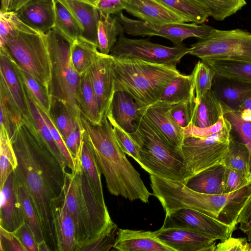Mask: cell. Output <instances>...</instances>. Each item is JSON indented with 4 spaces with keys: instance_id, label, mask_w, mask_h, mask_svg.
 I'll use <instances>...</instances> for the list:
<instances>
[{
    "instance_id": "1",
    "label": "cell",
    "mask_w": 251,
    "mask_h": 251,
    "mask_svg": "<svg viewBox=\"0 0 251 251\" xmlns=\"http://www.w3.org/2000/svg\"><path fill=\"white\" fill-rule=\"evenodd\" d=\"M10 140L18 162L16 176L30 194L45 240L51 251H56L50 205L63 192L66 169L36 131L31 120L25 121Z\"/></svg>"
},
{
    "instance_id": "2",
    "label": "cell",
    "mask_w": 251,
    "mask_h": 251,
    "mask_svg": "<svg viewBox=\"0 0 251 251\" xmlns=\"http://www.w3.org/2000/svg\"><path fill=\"white\" fill-rule=\"evenodd\" d=\"M84 134L91 147L107 188L112 195L132 201L148 203L153 195L146 187L140 174L126 157L107 116L100 124L90 122L82 115Z\"/></svg>"
},
{
    "instance_id": "3",
    "label": "cell",
    "mask_w": 251,
    "mask_h": 251,
    "mask_svg": "<svg viewBox=\"0 0 251 251\" xmlns=\"http://www.w3.org/2000/svg\"><path fill=\"white\" fill-rule=\"evenodd\" d=\"M251 195V181L230 193L209 194L187 187L182 182L162 178L155 197L165 213L181 208L201 212L235 228L239 214Z\"/></svg>"
},
{
    "instance_id": "4",
    "label": "cell",
    "mask_w": 251,
    "mask_h": 251,
    "mask_svg": "<svg viewBox=\"0 0 251 251\" xmlns=\"http://www.w3.org/2000/svg\"><path fill=\"white\" fill-rule=\"evenodd\" d=\"M71 173L65 176L63 191L75 226L76 251H81L113 221L107 207L97 197L81 166L79 156Z\"/></svg>"
},
{
    "instance_id": "5",
    "label": "cell",
    "mask_w": 251,
    "mask_h": 251,
    "mask_svg": "<svg viewBox=\"0 0 251 251\" xmlns=\"http://www.w3.org/2000/svg\"><path fill=\"white\" fill-rule=\"evenodd\" d=\"M114 91L129 94L144 107L155 103L174 77L180 73L175 65L113 56Z\"/></svg>"
},
{
    "instance_id": "6",
    "label": "cell",
    "mask_w": 251,
    "mask_h": 251,
    "mask_svg": "<svg viewBox=\"0 0 251 251\" xmlns=\"http://www.w3.org/2000/svg\"><path fill=\"white\" fill-rule=\"evenodd\" d=\"M136 126L129 133L139 147L140 166L149 174L182 182L185 170L181 153L168 144L143 115Z\"/></svg>"
},
{
    "instance_id": "7",
    "label": "cell",
    "mask_w": 251,
    "mask_h": 251,
    "mask_svg": "<svg viewBox=\"0 0 251 251\" xmlns=\"http://www.w3.org/2000/svg\"><path fill=\"white\" fill-rule=\"evenodd\" d=\"M45 36L51 64L50 95L64 101L80 127L83 128L81 114L76 100L80 75L75 70L71 61L72 43L54 27Z\"/></svg>"
},
{
    "instance_id": "8",
    "label": "cell",
    "mask_w": 251,
    "mask_h": 251,
    "mask_svg": "<svg viewBox=\"0 0 251 251\" xmlns=\"http://www.w3.org/2000/svg\"><path fill=\"white\" fill-rule=\"evenodd\" d=\"M0 50L17 67L35 77L49 89L51 64L45 34L22 22L0 45Z\"/></svg>"
},
{
    "instance_id": "9",
    "label": "cell",
    "mask_w": 251,
    "mask_h": 251,
    "mask_svg": "<svg viewBox=\"0 0 251 251\" xmlns=\"http://www.w3.org/2000/svg\"><path fill=\"white\" fill-rule=\"evenodd\" d=\"M226 120L223 128L214 134L205 137L184 138L181 152L184 159L185 179L222 163L230 137L231 126Z\"/></svg>"
},
{
    "instance_id": "10",
    "label": "cell",
    "mask_w": 251,
    "mask_h": 251,
    "mask_svg": "<svg viewBox=\"0 0 251 251\" xmlns=\"http://www.w3.org/2000/svg\"><path fill=\"white\" fill-rule=\"evenodd\" d=\"M188 54L203 62L228 59L251 62V33L241 29L219 30L191 45Z\"/></svg>"
},
{
    "instance_id": "11",
    "label": "cell",
    "mask_w": 251,
    "mask_h": 251,
    "mask_svg": "<svg viewBox=\"0 0 251 251\" xmlns=\"http://www.w3.org/2000/svg\"><path fill=\"white\" fill-rule=\"evenodd\" d=\"M116 15L126 33L132 36H160L170 40L175 46L183 45V41L188 38L202 39L214 28L204 24L199 25L194 23L152 24L131 19L122 12Z\"/></svg>"
},
{
    "instance_id": "12",
    "label": "cell",
    "mask_w": 251,
    "mask_h": 251,
    "mask_svg": "<svg viewBox=\"0 0 251 251\" xmlns=\"http://www.w3.org/2000/svg\"><path fill=\"white\" fill-rule=\"evenodd\" d=\"M190 48L184 44L167 47L151 42L148 39L118 38L109 54L115 57L137 58L158 64L176 66L188 54Z\"/></svg>"
},
{
    "instance_id": "13",
    "label": "cell",
    "mask_w": 251,
    "mask_h": 251,
    "mask_svg": "<svg viewBox=\"0 0 251 251\" xmlns=\"http://www.w3.org/2000/svg\"><path fill=\"white\" fill-rule=\"evenodd\" d=\"M162 227L192 230L215 240L223 241L236 229L196 210L181 208L165 214Z\"/></svg>"
},
{
    "instance_id": "14",
    "label": "cell",
    "mask_w": 251,
    "mask_h": 251,
    "mask_svg": "<svg viewBox=\"0 0 251 251\" xmlns=\"http://www.w3.org/2000/svg\"><path fill=\"white\" fill-rule=\"evenodd\" d=\"M113 56L100 53L88 72L102 118L107 116L114 94Z\"/></svg>"
},
{
    "instance_id": "15",
    "label": "cell",
    "mask_w": 251,
    "mask_h": 251,
    "mask_svg": "<svg viewBox=\"0 0 251 251\" xmlns=\"http://www.w3.org/2000/svg\"><path fill=\"white\" fill-rule=\"evenodd\" d=\"M154 233L174 251H215L217 240L189 229L161 227Z\"/></svg>"
},
{
    "instance_id": "16",
    "label": "cell",
    "mask_w": 251,
    "mask_h": 251,
    "mask_svg": "<svg viewBox=\"0 0 251 251\" xmlns=\"http://www.w3.org/2000/svg\"><path fill=\"white\" fill-rule=\"evenodd\" d=\"M171 106L156 101L147 107L143 115L168 144L181 153L183 130L172 116Z\"/></svg>"
},
{
    "instance_id": "17",
    "label": "cell",
    "mask_w": 251,
    "mask_h": 251,
    "mask_svg": "<svg viewBox=\"0 0 251 251\" xmlns=\"http://www.w3.org/2000/svg\"><path fill=\"white\" fill-rule=\"evenodd\" d=\"M50 211L57 251H76L75 224L68 209L63 191L51 202Z\"/></svg>"
},
{
    "instance_id": "18",
    "label": "cell",
    "mask_w": 251,
    "mask_h": 251,
    "mask_svg": "<svg viewBox=\"0 0 251 251\" xmlns=\"http://www.w3.org/2000/svg\"><path fill=\"white\" fill-rule=\"evenodd\" d=\"M0 87L22 114L24 120L30 119L25 89L15 64L0 50Z\"/></svg>"
},
{
    "instance_id": "19",
    "label": "cell",
    "mask_w": 251,
    "mask_h": 251,
    "mask_svg": "<svg viewBox=\"0 0 251 251\" xmlns=\"http://www.w3.org/2000/svg\"><path fill=\"white\" fill-rule=\"evenodd\" d=\"M0 189V226L13 232L25 222L14 170Z\"/></svg>"
},
{
    "instance_id": "20",
    "label": "cell",
    "mask_w": 251,
    "mask_h": 251,
    "mask_svg": "<svg viewBox=\"0 0 251 251\" xmlns=\"http://www.w3.org/2000/svg\"><path fill=\"white\" fill-rule=\"evenodd\" d=\"M211 90L224 111H237L243 102L251 97V84L217 74L213 79Z\"/></svg>"
},
{
    "instance_id": "21",
    "label": "cell",
    "mask_w": 251,
    "mask_h": 251,
    "mask_svg": "<svg viewBox=\"0 0 251 251\" xmlns=\"http://www.w3.org/2000/svg\"><path fill=\"white\" fill-rule=\"evenodd\" d=\"M26 25L42 34L54 27V0H30L15 12Z\"/></svg>"
},
{
    "instance_id": "22",
    "label": "cell",
    "mask_w": 251,
    "mask_h": 251,
    "mask_svg": "<svg viewBox=\"0 0 251 251\" xmlns=\"http://www.w3.org/2000/svg\"><path fill=\"white\" fill-rule=\"evenodd\" d=\"M125 10L140 20L152 24L186 23L159 0H129Z\"/></svg>"
},
{
    "instance_id": "23",
    "label": "cell",
    "mask_w": 251,
    "mask_h": 251,
    "mask_svg": "<svg viewBox=\"0 0 251 251\" xmlns=\"http://www.w3.org/2000/svg\"><path fill=\"white\" fill-rule=\"evenodd\" d=\"M147 107L138 104L127 93L114 92L108 112L116 124L128 133L134 132L136 122L143 114Z\"/></svg>"
},
{
    "instance_id": "24",
    "label": "cell",
    "mask_w": 251,
    "mask_h": 251,
    "mask_svg": "<svg viewBox=\"0 0 251 251\" xmlns=\"http://www.w3.org/2000/svg\"><path fill=\"white\" fill-rule=\"evenodd\" d=\"M119 251H174L160 241L153 232L118 228L113 247Z\"/></svg>"
},
{
    "instance_id": "25",
    "label": "cell",
    "mask_w": 251,
    "mask_h": 251,
    "mask_svg": "<svg viewBox=\"0 0 251 251\" xmlns=\"http://www.w3.org/2000/svg\"><path fill=\"white\" fill-rule=\"evenodd\" d=\"M59 1L70 11L78 23L81 30V37L97 44L100 13L97 7L77 0Z\"/></svg>"
},
{
    "instance_id": "26",
    "label": "cell",
    "mask_w": 251,
    "mask_h": 251,
    "mask_svg": "<svg viewBox=\"0 0 251 251\" xmlns=\"http://www.w3.org/2000/svg\"><path fill=\"white\" fill-rule=\"evenodd\" d=\"M226 166L222 163L210 167L185 179L182 183L188 188L209 194L224 193Z\"/></svg>"
},
{
    "instance_id": "27",
    "label": "cell",
    "mask_w": 251,
    "mask_h": 251,
    "mask_svg": "<svg viewBox=\"0 0 251 251\" xmlns=\"http://www.w3.org/2000/svg\"><path fill=\"white\" fill-rule=\"evenodd\" d=\"M223 108L212 90L196 99L191 124L199 127H206L216 124L224 116Z\"/></svg>"
},
{
    "instance_id": "28",
    "label": "cell",
    "mask_w": 251,
    "mask_h": 251,
    "mask_svg": "<svg viewBox=\"0 0 251 251\" xmlns=\"http://www.w3.org/2000/svg\"><path fill=\"white\" fill-rule=\"evenodd\" d=\"M76 100L81 115L92 124L101 123L102 118L98 102L88 71L80 75Z\"/></svg>"
},
{
    "instance_id": "29",
    "label": "cell",
    "mask_w": 251,
    "mask_h": 251,
    "mask_svg": "<svg viewBox=\"0 0 251 251\" xmlns=\"http://www.w3.org/2000/svg\"><path fill=\"white\" fill-rule=\"evenodd\" d=\"M195 90L192 74L181 73L173 78L162 91L157 101L172 106L184 101H195Z\"/></svg>"
},
{
    "instance_id": "30",
    "label": "cell",
    "mask_w": 251,
    "mask_h": 251,
    "mask_svg": "<svg viewBox=\"0 0 251 251\" xmlns=\"http://www.w3.org/2000/svg\"><path fill=\"white\" fill-rule=\"evenodd\" d=\"M100 15L97 26V45L99 51L109 54L118 38L124 36V28L117 16Z\"/></svg>"
},
{
    "instance_id": "31",
    "label": "cell",
    "mask_w": 251,
    "mask_h": 251,
    "mask_svg": "<svg viewBox=\"0 0 251 251\" xmlns=\"http://www.w3.org/2000/svg\"><path fill=\"white\" fill-rule=\"evenodd\" d=\"M100 53L97 44L82 37L71 44V61L75 70L80 75L88 71Z\"/></svg>"
},
{
    "instance_id": "32",
    "label": "cell",
    "mask_w": 251,
    "mask_h": 251,
    "mask_svg": "<svg viewBox=\"0 0 251 251\" xmlns=\"http://www.w3.org/2000/svg\"><path fill=\"white\" fill-rule=\"evenodd\" d=\"M79 158L82 169L97 197L103 204L106 205L101 181V174L83 131Z\"/></svg>"
},
{
    "instance_id": "33",
    "label": "cell",
    "mask_w": 251,
    "mask_h": 251,
    "mask_svg": "<svg viewBox=\"0 0 251 251\" xmlns=\"http://www.w3.org/2000/svg\"><path fill=\"white\" fill-rule=\"evenodd\" d=\"M203 62L213 69L218 75L251 84V62L217 59Z\"/></svg>"
},
{
    "instance_id": "34",
    "label": "cell",
    "mask_w": 251,
    "mask_h": 251,
    "mask_svg": "<svg viewBox=\"0 0 251 251\" xmlns=\"http://www.w3.org/2000/svg\"><path fill=\"white\" fill-rule=\"evenodd\" d=\"M222 164L237 172L249 181L250 178V154L247 147L230 134L228 147Z\"/></svg>"
},
{
    "instance_id": "35",
    "label": "cell",
    "mask_w": 251,
    "mask_h": 251,
    "mask_svg": "<svg viewBox=\"0 0 251 251\" xmlns=\"http://www.w3.org/2000/svg\"><path fill=\"white\" fill-rule=\"evenodd\" d=\"M48 115L63 139L66 138L78 126L80 127L78 122L66 103L56 97L51 96L50 106Z\"/></svg>"
},
{
    "instance_id": "36",
    "label": "cell",
    "mask_w": 251,
    "mask_h": 251,
    "mask_svg": "<svg viewBox=\"0 0 251 251\" xmlns=\"http://www.w3.org/2000/svg\"><path fill=\"white\" fill-rule=\"evenodd\" d=\"M16 177L17 193L22 205L25 222L31 230L38 243L45 240L40 220L30 193L23 183L16 176Z\"/></svg>"
},
{
    "instance_id": "37",
    "label": "cell",
    "mask_w": 251,
    "mask_h": 251,
    "mask_svg": "<svg viewBox=\"0 0 251 251\" xmlns=\"http://www.w3.org/2000/svg\"><path fill=\"white\" fill-rule=\"evenodd\" d=\"M186 23H204L210 16L207 10L196 0H159Z\"/></svg>"
},
{
    "instance_id": "38",
    "label": "cell",
    "mask_w": 251,
    "mask_h": 251,
    "mask_svg": "<svg viewBox=\"0 0 251 251\" xmlns=\"http://www.w3.org/2000/svg\"><path fill=\"white\" fill-rule=\"evenodd\" d=\"M25 92L28 110L32 124L36 131L49 147L62 167L66 169V168L68 166L67 163L54 141L49 126L39 112L35 102L28 94L26 89Z\"/></svg>"
},
{
    "instance_id": "39",
    "label": "cell",
    "mask_w": 251,
    "mask_h": 251,
    "mask_svg": "<svg viewBox=\"0 0 251 251\" xmlns=\"http://www.w3.org/2000/svg\"><path fill=\"white\" fill-rule=\"evenodd\" d=\"M54 28L69 41L81 36L80 27L70 11L59 0H54Z\"/></svg>"
},
{
    "instance_id": "40",
    "label": "cell",
    "mask_w": 251,
    "mask_h": 251,
    "mask_svg": "<svg viewBox=\"0 0 251 251\" xmlns=\"http://www.w3.org/2000/svg\"><path fill=\"white\" fill-rule=\"evenodd\" d=\"M0 128L6 129L11 139L25 120L1 87H0Z\"/></svg>"
},
{
    "instance_id": "41",
    "label": "cell",
    "mask_w": 251,
    "mask_h": 251,
    "mask_svg": "<svg viewBox=\"0 0 251 251\" xmlns=\"http://www.w3.org/2000/svg\"><path fill=\"white\" fill-rule=\"evenodd\" d=\"M16 67L29 96L37 106L49 114L51 97L48 88L29 74Z\"/></svg>"
},
{
    "instance_id": "42",
    "label": "cell",
    "mask_w": 251,
    "mask_h": 251,
    "mask_svg": "<svg viewBox=\"0 0 251 251\" xmlns=\"http://www.w3.org/2000/svg\"><path fill=\"white\" fill-rule=\"evenodd\" d=\"M17 166V159L11 141L6 129L0 128V188Z\"/></svg>"
},
{
    "instance_id": "43",
    "label": "cell",
    "mask_w": 251,
    "mask_h": 251,
    "mask_svg": "<svg viewBox=\"0 0 251 251\" xmlns=\"http://www.w3.org/2000/svg\"><path fill=\"white\" fill-rule=\"evenodd\" d=\"M217 21H223L246 5V0H196Z\"/></svg>"
},
{
    "instance_id": "44",
    "label": "cell",
    "mask_w": 251,
    "mask_h": 251,
    "mask_svg": "<svg viewBox=\"0 0 251 251\" xmlns=\"http://www.w3.org/2000/svg\"><path fill=\"white\" fill-rule=\"evenodd\" d=\"M224 112V118L230 124L231 132L235 134L238 139L233 137L244 144L249 151L250 181L251 178V122L243 120L237 111L225 110Z\"/></svg>"
},
{
    "instance_id": "45",
    "label": "cell",
    "mask_w": 251,
    "mask_h": 251,
    "mask_svg": "<svg viewBox=\"0 0 251 251\" xmlns=\"http://www.w3.org/2000/svg\"><path fill=\"white\" fill-rule=\"evenodd\" d=\"M193 75L196 99H199L211 90L216 75L215 71L202 61H199L191 73Z\"/></svg>"
},
{
    "instance_id": "46",
    "label": "cell",
    "mask_w": 251,
    "mask_h": 251,
    "mask_svg": "<svg viewBox=\"0 0 251 251\" xmlns=\"http://www.w3.org/2000/svg\"><path fill=\"white\" fill-rule=\"evenodd\" d=\"M117 226L113 222L94 237L81 251H108L113 247L117 237Z\"/></svg>"
},
{
    "instance_id": "47",
    "label": "cell",
    "mask_w": 251,
    "mask_h": 251,
    "mask_svg": "<svg viewBox=\"0 0 251 251\" xmlns=\"http://www.w3.org/2000/svg\"><path fill=\"white\" fill-rule=\"evenodd\" d=\"M107 118L113 127L115 136L123 151L139 164V150L136 143L129 133L119 126L110 116L107 115Z\"/></svg>"
},
{
    "instance_id": "48",
    "label": "cell",
    "mask_w": 251,
    "mask_h": 251,
    "mask_svg": "<svg viewBox=\"0 0 251 251\" xmlns=\"http://www.w3.org/2000/svg\"><path fill=\"white\" fill-rule=\"evenodd\" d=\"M37 107L49 126L52 137L65 159L67 163L68 167L71 169L72 172L74 171L75 166V162L68 151L61 135L53 125L49 115L40 107L38 106H37Z\"/></svg>"
},
{
    "instance_id": "49",
    "label": "cell",
    "mask_w": 251,
    "mask_h": 251,
    "mask_svg": "<svg viewBox=\"0 0 251 251\" xmlns=\"http://www.w3.org/2000/svg\"><path fill=\"white\" fill-rule=\"evenodd\" d=\"M195 101H184L173 105L171 114L175 122L182 128L191 123Z\"/></svg>"
},
{
    "instance_id": "50",
    "label": "cell",
    "mask_w": 251,
    "mask_h": 251,
    "mask_svg": "<svg viewBox=\"0 0 251 251\" xmlns=\"http://www.w3.org/2000/svg\"><path fill=\"white\" fill-rule=\"evenodd\" d=\"M22 23L15 12L0 11V45L18 28Z\"/></svg>"
},
{
    "instance_id": "51",
    "label": "cell",
    "mask_w": 251,
    "mask_h": 251,
    "mask_svg": "<svg viewBox=\"0 0 251 251\" xmlns=\"http://www.w3.org/2000/svg\"><path fill=\"white\" fill-rule=\"evenodd\" d=\"M226 121V119L223 116L216 124L206 127H197L191 123L183 128L184 138L187 136L205 137L214 134L223 128Z\"/></svg>"
},
{
    "instance_id": "52",
    "label": "cell",
    "mask_w": 251,
    "mask_h": 251,
    "mask_svg": "<svg viewBox=\"0 0 251 251\" xmlns=\"http://www.w3.org/2000/svg\"><path fill=\"white\" fill-rule=\"evenodd\" d=\"M226 168L224 176V193L233 192L250 182L247 178L240 173Z\"/></svg>"
},
{
    "instance_id": "53",
    "label": "cell",
    "mask_w": 251,
    "mask_h": 251,
    "mask_svg": "<svg viewBox=\"0 0 251 251\" xmlns=\"http://www.w3.org/2000/svg\"><path fill=\"white\" fill-rule=\"evenodd\" d=\"M0 251H26V250L13 232L0 226Z\"/></svg>"
},
{
    "instance_id": "54",
    "label": "cell",
    "mask_w": 251,
    "mask_h": 251,
    "mask_svg": "<svg viewBox=\"0 0 251 251\" xmlns=\"http://www.w3.org/2000/svg\"><path fill=\"white\" fill-rule=\"evenodd\" d=\"M248 241L246 238L231 236L216 244L215 251H250L251 245Z\"/></svg>"
},
{
    "instance_id": "55",
    "label": "cell",
    "mask_w": 251,
    "mask_h": 251,
    "mask_svg": "<svg viewBox=\"0 0 251 251\" xmlns=\"http://www.w3.org/2000/svg\"><path fill=\"white\" fill-rule=\"evenodd\" d=\"M129 0H100L97 8L100 15L107 16L122 12Z\"/></svg>"
},
{
    "instance_id": "56",
    "label": "cell",
    "mask_w": 251,
    "mask_h": 251,
    "mask_svg": "<svg viewBox=\"0 0 251 251\" xmlns=\"http://www.w3.org/2000/svg\"><path fill=\"white\" fill-rule=\"evenodd\" d=\"M83 131V128L78 126L66 138L63 139L65 144L75 161L79 154Z\"/></svg>"
},
{
    "instance_id": "57",
    "label": "cell",
    "mask_w": 251,
    "mask_h": 251,
    "mask_svg": "<svg viewBox=\"0 0 251 251\" xmlns=\"http://www.w3.org/2000/svg\"><path fill=\"white\" fill-rule=\"evenodd\" d=\"M13 233L26 249V251H38L37 243L34 235L25 222Z\"/></svg>"
},
{
    "instance_id": "58",
    "label": "cell",
    "mask_w": 251,
    "mask_h": 251,
    "mask_svg": "<svg viewBox=\"0 0 251 251\" xmlns=\"http://www.w3.org/2000/svg\"><path fill=\"white\" fill-rule=\"evenodd\" d=\"M239 228L247 236L249 242H251V195L241 211L237 220Z\"/></svg>"
},
{
    "instance_id": "59",
    "label": "cell",
    "mask_w": 251,
    "mask_h": 251,
    "mask_svg": "<svg viewBox=\"0 0 251 251\" xmlns=\"http://www.w3.org/2000/svg\"><path fill=\"white\" fill-rule=\"evenodd\" d=\"M30 0H1V12H16Z\"/></svg>"
},
{
    "instance_id": "60",
    "label": "cell",
    "mask_w": 251,
    "mask_h": 251,
    "mask_svg": "<svg viewBox=\"0 0 251 251\" xmlns=\"http://www.w3.org/2000/svg\"><path fill=\"white\" fill-rule=\"evenodd\" d=\"M237 112L243 120L251 122V97L243 102Z\"/></svg>"
},
{
    "instance_id": "61",
    "label": "cell",
    "mask_w": 251,
    "mask_h": 251,
    "mask_svg": "<svg viewBox=\"0 0 251 251\" xmlns=\"http://www.w3.org/2000/svg\"><path fill=\"white\" fill-rule=\"evenodd\" d=\"M38 251H50L48 245L45 240L37 243Z\"/></svg>"
},
{
    "instance_id": "62",
    "label": "cell",
    "mask_w": 251,
    "mask_h": 251,
    "mask_svg": "<svg viewBox=\"0 0 251 251\" xmlns=\"http://www.w3.org/2000/svg\"><path fill=\"white\" fill-rule=\"evenodd\" d=\"M97 7L100 0H77Z\"/></svg>"
},
{
    "instance_id": "63",
    "label": "cell",
    "mask_w": 251,
    "mask_h": 251,
    "mask_svg": "<svg viewBox=\"0 0 251 251\" xmlns=\"http://www.w3.org/2000/svg\"><path fill=\"white\" fill-rule=\"evenodd\" d=\"M251 178L250 179V182H251Z\"/></svg>"
},
{
    "instance_id": "64",
    "label": "cell",
    "mask_w": 251,
    "mask_h": 251,
    "mask_svg": "<svg viewBox=\"0 0 251 251\" xmlns=\"http://www.w3.org/2000/svg\"><path fill=\"white\" fill-rule=\"evenodd\" d=\"M250 243H251V242ZM250 251H251V250H250Z\"/></svg>"
}]
</instances>
